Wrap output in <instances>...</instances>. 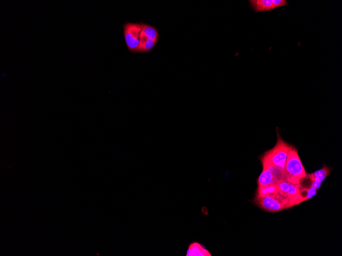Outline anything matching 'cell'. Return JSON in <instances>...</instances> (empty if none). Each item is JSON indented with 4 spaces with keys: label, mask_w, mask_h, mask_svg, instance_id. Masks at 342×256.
<instances>
[{
    "label": "cell",
    "mask_w": 342,
    "mask_h": 256,
    "mask_svg": "<svg viewBox=\"0 0 342 256\" xmlns=\"http://www.w3.org/2000/svg\"><path fill=\"white\" fill-rule=\"evenodd\" d=\"M149 39L157 41L158 40L159 34L157 29L153 26L144 24L141 31Z\"/></svg>",
    "instance_id": "cell-11"
},
{
    "label": "cell",
    "mask_w": 342,
    "mask_h": 256,
    "mask_svg": "<svg viewBox=\"0 0 342 256\" xmlns=\"http://www.w3.org/2000/svg\"><path fill=\"white\" fill-rule=\"evenodd\" d=\"M249 2L256 12L270 11L289 5L286 0H250Z\"/></svg>",
    "instance_id": "cell-6"
},
{
    "label": "cell",
    "mask_w": 342,
    "mask_h": 256,
    "mask_svg": "<svg viewBox=\"0 0 342 256\" xmlns=\"http://www.w3.org/2000/svg\"><path fill=\"white\" fill-rule=\"evenodd\" d=\"M253 202L262 210L268 212H279L288 209L285 205L272 195L261 196L256 195Z\"/></svg>",
    "instance_id": "cell-5"
},
{
    "label": "cell",
    "mask_w": 342,
    "mask_h": 256,
    "mask_svg": "<svg viewBox=\"0 0 342 256\" xmlns=\"http://www.w3.org/2000/svg\"><path fill=\"white\" fill-rule=\"evenodd\" d=\"M279 193L289 208L301 203L299 184L296 185L282 181L278 183Z\"/></svg>",
    "instance_id": "cell-3"
},
{
    "label": "cell",
    "mask_w": 342,
    "mask_h": 256,
    "mask_svg": "<svg viewBox=\"0 0 342 256\" xmlns=\"http://www.w3.org/2000/svg\"><path fill=\"white\" fill-rule=\"evenodd\" d=\"M187 256H211L209 252L198 242L190 244L187 251Z\"/></svg>",
    "instance_id": "cell-8"
},
{
    "label": "cell",
    "mask_w": 342,
    "mask_h": 256,
    "mask_svg": "<svg viewBox=\"0 0 342 256\" xmlns=\"http://www.w3.org/2000/svg\"><path fill=\"white\" fill-rule=\"evenodd\" d=\"M279 192L278 184L270 185L262 188H257L256 195L264 196L266 195H274Z\"/></svg>",
    "instance_id": "cell-10"
},
{
    "label": "cell",
    "mask_w": 342,
    "mask_h": 256,
    "mask_svg": "<svg viewBox=\"0 0 342 256\" xmlns=\"http://www.w3.org/2000/svg\"><path fill=\"white\" fill-rule=\"evenodd\" d=\"M143 25V23H127L124 25L125 40L129 50L132 52H137Z\"/></svg>",
    "instance_id": "cell-4"
},
{
    "label": "cell",
    "mask_w": 342,
    "mask_h": 256,
    "mask_svg": "<svg viewBox=\"0 0 342 256\" xmlns=\"http://www.w3.org/2000/svg\"><path fill=\"white\" fill-rule=\"evenodd\" d=\"M331 172V169L324 165L323 168L314 173L308 174V176L313 181H316L322 183L329 176Z\"/></svg>",
    "instance_id": "cell-9"
},
{
    "label": "cell",
    "mask_w": 342,
    "mask_h": 256,
    "mask_svg": "<svg viewBox=\"0 0 342 256\" xmlns=\"http://www.w3.org/2000/svg\"><path fill=\"white\" fill-rule=\"evenodd\" d=\"M277 136L276 145L263 156L261 161L263 166L275 167L284 171L288 154L291 145L284 141L278 132Z\"/></svg>",
    "instance_id": "cell-2"
},
{
    "label": "cell",
    "mask_w": 342,
    "mask_h": 256,
    "mask_svg": "<svg viewBox=\"0 0 342 256\" xmlns=\"http://www.w3.org/2000/svg\"><path fill=\"white\" fill-rule=\"evenodd\" d=\"M277 184L272 172L267 168H263V171L257 180L258 188Z\"/></svg>",
    "instance_id": "cell-7"
},
{
    "label": "cell",
    "mask_w": 342,
    "mask_h": 256,
    "mask_svg": "<svg viewBox=\"0 0 342 256\" xmlns=\"http://www.w3.org/2000/svg\"><path fill=\"white\" fill-rule=\"evenodd\" d=\"M306 174L307 173L302 163L297 149L291 146L288 154L285 167V181L293 184H300Z\"/></svg>",
    "instance_id": "cell-1"
},
{
    "label": "cell",
    "mask_w": 342,
    "mask_h": 256,
    "mask_svg": "<svg viewBox=\"0 0 342 256\" xmlns=\"http://www.w3.org/2000/svg\"><path fill=\"white\" fill-rule=\"evenodd\" d=\"M157 42L156 41L148 39L143 45L137 50V52H146L151 50L155 47Z\"/></svg>",
    "instance_id": "cell-12"
}]
</instances>
